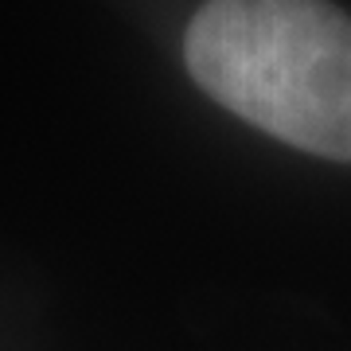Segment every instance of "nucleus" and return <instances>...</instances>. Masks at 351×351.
Here are the masks:
<instances>
[{"mask_svg": "<svg viewBox=\"0 0 351 351\" xmlns=\"http://www.w3.org/2000/svg\"><path fill=\"white\" fill-rule=\"evenodd\" d=\"M191 78L262 133L351 160V16L328 0H207L184 39Z\"/></svg>", "mask_w": 351, "mask_h": 351, "instance_id": "obj_1", "label": "nucleus"}]
</instances>
